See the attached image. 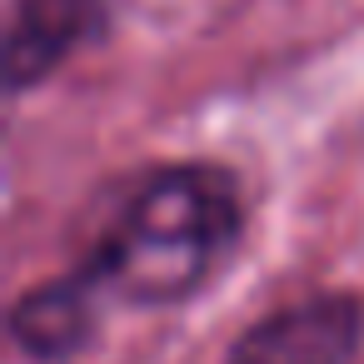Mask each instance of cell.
Instances as JSON below:
<instances>
[{"instance_id":"obj_1","label":"cell","mask_w":364,"mask_h":364,"mask_svg":"<svg viewBox=\"0 0 364 364\" xmlns=\"http://www.w3.org/2000/svg\"><path fill=\"white\" fill-rule=\"evenodd\" d=\"M245 200L215 165H165L145 175L105 225L90 274L125 304H175L195 294L240 245Z\"/></svg>"},{"instance_id":"obj_2","label":"cell","mask_w":364,"mask_h":364,"mask_svg":"<svg viewBox=\"0 0 364 364\" xmlns=\"http://www.w3.org/2000/svg\"><path fill=\"white\" fill-rule=\"evenodd\" d=\"M364 309L354 294H309L264 314L225 364H354Z\"/></svg>"},{"instance_id":"obj_3","label":"cell","mask_w":364,"mask_h":364,"mask_svg":"<svg viewBox=\"0 0 364 364\" xmlns=\"http://www.w3.org/2000/svg\"><path fill=\"white\" fill-rule=\"evenodd\" d=\"M105 26V0H16L6 26V90L50 80Z\"/></svg>"},{"instance_id":"obj_4","label":"cell","mask_w":364,"mask_h":364,"mask_svg":"<svg viewBox=\"0 0 364 364\" xmlns=\"http://www.w3.org/2000/svg\"><path fill=\"white\" fill-rule=\"evenodd\" d=\"M110 289L90 269L50 279V284H36L11 309V339H16V349L26 359H36V364H65V359H75L95 339V329H100V299Z\"/></svg>"}]
</instances>
